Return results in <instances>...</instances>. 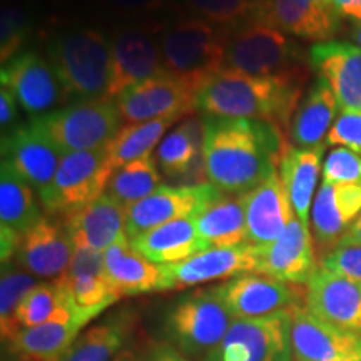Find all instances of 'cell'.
Listing matches in <instances>:
<instances>
[{"label":"cell","instance_id":"6da1fadb","mask_svg":"<svg viewBox=\"0 0 361 361\" xmlns=\"http://www.w3.org/2000/svg\"><path fill=\"white\" fill-rule=\"evenodd\" d=\"M290 149L279 126L255 119L204 117L202 169L221 192L245 194L271 174Z\"/></svg>","mask_w":361,"mask_h":361},{"label":"cell","instance_id":"7a4b0ae2","mask_svg":"<svg viewBox=\"0 0 361 361\" xmlns=\"http://www.w3.org/2000/svg\"><path fill=\"white\" fill-rule=\"evenodd\" d=\"M301 102V72L290 75H251L224 67L202 85L197 111L204 117L255 119L288 126Z\"/></svg>","mask_w":361,"mask_h":361},{"label":"cell","instance_id":"3957f363","mask_svg":"<svg viewBox=\"0 0 361 361\" xmlns=\"http://www.w3.org/2000/svg\"><path fill=\"white\" fill-rule=\"evenodd\" d=\"M49 64L66 99H106L111 72L109 40L94 29L72 30L49 47Z\"/></svg>","mask_w":361,"mask_h":361},{"label":"cell","instance_id":"277c9868","mask_svg":"<svg viewBox=\"0 0 361 361\" xmlns=\"http://www.w3.org/2000/svg\"><path fill=\"white\" fill-rule=\"evenodd\" d=\"M162 67L169 74L202 89L207 80L224 69L228 40L206 20H184L161 35Z\"/></svg>","mask_w":361,"mask_h":361},{"label":"cell","instance_id":"5b68a950","mask_svg":"<svg viewBox=\"0 0 361 361\" xmlns=\"http://www.w3.org/2000/svg\"><path fill=\"white\" fill-rule=\"evenodd\" d=\"M34 119L62 156L107 147L123 128L112 99L79 101Z\"/></svg>","mask_w":361,"mask_h":361},{"label":"cell","instance_id":"8992f818","mask_svg":"<svg viewBox=\"0 0 361 361\" xmlns=\"http://www.w3.org/2000/svg\"><path fill=\"white\" fill-rule=\"evenodd\" d=\"M234 318L213 288L180 296L164 319L166 341L188 358H204L223 340Z\"/></svg>","mask_w":361,"mask_h":361},{"label":"cell","instance_id":"52a82bcc","mask_svg":"<svg viewBox=\"0 0 361 361\" xmlns=\"http://www.w3.org/2000/svg\"><path fill=\"white\" fill-rule=\"evenodd\" d=\"M106 147L62 156L51 183L39 191L47 214H69L106 192L114 174Z\"/></svg>","mask_w":361,"mask_h":361},{"label":"cell","instance_id":"ba28073f","mask_svg":"<svg viewBox=\"0 0 361 361\" xmlns=\"http://www.w3.org/2000/svg\"><path fill=\"white\" fill-rule=\"evenodd\" d=\"M201 361H295L290 308L263 318L234 319L218 346Z\"/></svg>","mask_w":361,"mask_h":361},{"label":"cell","instance_id":"9c48e42d","mask_svg":"<svg viewBox=\"0 0 361 361\" xmlns=\"http://www.w3.org/2000/svg\"><path fill=\"white\" fill-rule=\"evenodd\" d=\"M298 62V45L283 30L256 20L241 27L228 40L226 49V64L229 69L251 75L276 78L296 74L301 72Z\"/></svg>","mask_w":361,"mask_h":361},{"label":"cell","instance_id":"30bf717a","mask_svg":"<svg viewBox=\"0 0 361 361\" xmlns=\"http://www.w3.org/2000/svg\"><path fill=\"white\" fill-rule=\"evenodd\" d=\"M200 89L178 75L162 72L135 84L116 99L124 123L139 124L162 117H184L197 109Z\"/></svg>","mask_w":361,"mask_h":361},{"label":"cell","instance_id":"8fae6325","mask_svg":"<svg viewBox=\"0 0 361 361\" xmlns=\"http://www.w3.org/2000/svg\"><path fill=\"white\" fill-rule=\"evenodd\" d=\"M213 184L196 186H159L144 200L126 207V233L130 239L149 229L183 218H196L221 196Z\"/></svg>","mask_w":361,"mask_h":361},{"label":"cell","instance_id":"7c38bea8","mask_svg":"<svg viewBox=\"0 0 361 361\" xmlns=\"http://www.w3.org/2000/svg\"><path fill=\"white\" fill-rule=\"evenodd\" d=\"M295 361H361V335L314 316L303 305L290 308Z\"/></svg>","mask_w":361,"mask_h":361},{"label":"cell","instance_id":"4fadbf2b","mask_svg":"<svg viewBox=\"0 0 361 361\" xmlns=\"http://www.w3.org/2000/svg\"><path fill=\"white\" fill-rule=\"evenodd\" d=\"M216 296L223 301L234 319L263 318L295 305H301L303 291L259 273H246L214 286Z\"/></svg>","mask_w":361,"mask_h":361},{"label":"cell","instance_id":"5bb4252c","mask_svg":"<svg viewBox=\"0 0 361 361\" xmlns=\"http://www.w3.org/2000/svg\"><path fill=\"white\" fill-rule=\"evenodd\" d=\"M111 72L106 99L116 101L124 90L164 72L161 45L151 30L142 27H124L109 40Z\"/></svg>","mask_w":361,"mask_h":361},{"label":"cell","instance_id":"9a60e30c","mask_svg":"<svg viewBox=\"0 0 361 361\" xmlns=\"http://www.w3.org/2000/svg\"><path fill=\"white\" fill-rule=\"evenodd\" d=\"M2 87L11 90L30 116H44L59 102L67 101L52 67L34 52H22L2 66Z\"/></svg>","mask_w":361,"mask_h":361},{"label":"cell","instance_id":"2e32d148","mask_svg":"<svg viewBox=\"0 0 361 361\" xmlns=\"http://www.w3.org/2000/svg\"><path fill=\"white\" fill-rule=\"evenodd\" d=\"M252 19L276 27L284 34L328 42L340 29L341 17L319 0H255Z\"/></svg>","mask_w":361,"mask_h":361},{"label":"cell","instance_id":"e0dca14e","mask_svg":"<svg viewBox=\"0 0 361 361\" xmlns=\"http://www.w3.org/2000/svg\"><path fill=\"white\" fill-rule=\"evenodd\" d=\"M256 246L250 243L233 247H209L186 261L162 266L166 291L256 273Z\"/></svg>","mask_w":361,"mask_h":361},{"label":"cell","instance_id":"ac0fdd59","mask_svg":"<svg viewBox=\"0 0 361 361\" xmlns=\"http://www.w3.org/2000/svg\"><path fill=\"white\" fill-rule=\"evenodd\" d=\"M256 273L296 286L308 284L318 268L310 226L295 218L276 241L256 246Z\"/></svg>","mask_w":361,"mask_h":361},{"label":"cell","instance_id":"d6986e66","mask_svg":"<svg viewBox=\"0 0 361 361\" xmlns=\"http://www.w3.org/2000/svg\"><path fill=\"white\" fill-rule=\"evenodd\" d=\"M305 303L318 318L361 335V284L353 279L318 266L306 284Z\"/></svg>","mask_w":361,"mask_h":361},{"label":"cell","instance_id":"ffe728a7","mask_svg":"<svg viewBox=\"0 0 361 361\" xmlns=\"http://www.w3.org/2000/svg\"><path fill=\"white\" fill-rule=\"evenodd\" d=\"M361 214V186L323 180L311 206V233L316 250L324 256L340 245Z\"/></svg>","mask_w":361,"mask_h":361},{"label":"cell","instance_id":"44dd1931","mask_svg":"<svg viewBox=\"0 0 361 361\" xmlns=\"http://www.w3.org/2000/svg\"><path fill=\"white\" fill-rule=\"evenodd\" d=\"M62 154L45 135L35 119L12 129L2 139V162L16 171L27 184L44 189L61 164Z\"/></svg>","mask_w":361,"mask_h":361},{"label":"cell","instance_id":"7402d4cb","mask_svg":"<svg viewBox=\"0 0 361 361\" xmlns=\"http://www.w3.org/2000/svg\"><path fill=\"white\" fill-rule=\"evenodd\" d=\"M239 196L245 206L250 245L264 246L276 241L296 218L291 200L278 171L259 186Z\"/></svg>","mask_w":361,"mask_h":361},{"label":"cell","instance_id":"603a6c76","mask_svg":"<svg viewBox=\"0 0 361 361\" xmlns=\"http://www.w3.org/2000/svg\"><path fill=\"white\" fill-rule=\"evenodd\" d=\"M310 64L335 94L341 111H361V47L338 40L314 44Z\"/></svg>","mask_w":361,"mask_h":361},{"label":"cell","instance_id":"cb8c5ba5","mask_svg":"<svg viewBox=\"0 0 361 361\" xmlns=\"http://www.w3.org/2000/svg\"><path fill=\"white\" fill-rule=\"evenodd\" d=\"M62 228L74 247L106 251L121 238L128 236L126 207L104 192L96 201L66 214Z\"/></svg>","mask_w":361,"mask_h":361},{"label":"cell","instance_id":"d4e9b609","mask_svg":"<svg viewBox=\"0 0 361 361\" xmlns=\"http://www.w3.org/2000/svg\"><path fill=\"white\" fill-rule=\"evenodd\" d=\"M72 251L74 246L64 228L44 218L22 236L16 263L35 278L56 281L66 276Z\"/></svg>","mask_w":361,"mask_h":361},{"label":"cell","instance_id":"484cf974","mask_svg":"<svg viewBox=\"0 0 361 361\" xmlns=\"http://www.w3.org/2000/svg\"><path fill=\"white\" fill-rule=\"evenodd\" d=\"M106 276L121 296L166 291L162 264H156L130 246L129 238H121L104 251Z\"/></svg>","mask_w":361,"mask_h":361},{"label":"cell","instance_id":"4316f807","mask_svg":"<svg viewBox=\"0 0 361 361\" xmlns=\"http://www.w3.org/2000/svg\"><path fill=\"white\" fill-rule=\"evenodd\" d=\"M137 326V316L119 310L80 333L71 350L59 361H114L128 348Z\"/></svg>","mask_w":361,"mask_h":361},{"label":"cell","instance_id":"83f0119b","mask_svg":"<svg viewBox=\"0 0 361 361\" xmlns=\"http://www.w3.org/2000/svg\"><path fill=\"white\" fill-rule=\"evenodd\" d=\"M130 246L156 264H174L209 250L196 229L194 218H183L149 229L130 239Z\"/></svg>","mask_w":361,"mask_h":361},{"label":"cell","instance_id":"f1b7e54d","mask_svg":"<svg viewBox=\"0 0 361 361\" xmlns=\"http://www.w3.org/2000/svg\"><path fill=\"white\" fill-rule=\"evenodd\" d=\"M85 324L79 316H69L20 329L7 343L8 351L24 361H59L71 350Z\"/></svg>","mask_w":361,"mask_h":361},{"label":"cell","instance_id":"f546056e","mask_svg":"<svg viewBox=\"0 0 361 361\" xmlns=\"http://www.w3.org/2000/svg\"><path fill=\"white\" fill-rule=\"evenodd\" d=\"M324 144L314 147L290 149L279 164L281 178L288 196H290L296 218L310 226L311 202L318 184V176L323 173Z\"/></svg>","mask_w":361,"mask_h":361},{"label":"cell","instance_id":"4dcf8cb0","mask_svg":"<svg viewBox=\"0 0 361 361\" xmlns=\"http://www.w3.org/2000/svg\"><path fill=\"white\" fill-rule=\"evenodd\" d=\"M340 106L324 80L318 79L300 102L290 124L291 141L298 147L322 146L336 121Z\"/></svg>","mask_w":361,"mask_h":361},{"label":"cell","instance_id":"1f68e13d","mask_svg":"<svg viewBox=\"0 0 361 361\" xmlns=\"http://www.w3.org/2000/svg\"><path fill=\"white\" fill-rule=\"evenodd\" d=\"M196 229L209 247H233L247 243L246 216L241 196H221L197 214Z\"/></svg>","mask_w":361,"mask_h":361},{"label":"cell","instance_id":"d6a6232c","mask_svg":"<svg viewBox=\"0 0 361 361\" xmlns=\"http://www.w3.org/2000/svg\"><path fill=\"white\" fill-rule=\"evenodd\" d=\"M69 316H79L85 323L90 322L89 316L74 305L66 283L59 278L51 283H40L27 293L16 313V328L19 333L20 329Z\"/></svg>","mask_w":361,"mask_h":361},{"label":"cell","instance_id":"836d02e7","mask_svg":"<svg viewBox=\"0 0 361 361\" xmlns=\"http://www.w3.org/2000/svg\"><path fill=\"white\" fill-rule=\"evenodd\" d=\"M44 219L32 186L27 184L11 166L2 162L0 168V228H7L24 236Z\"/></svg>","mask_w":361,"mask_h":361},{"label":"cell","instance_id":"e575fe53","mask_svg":"<svg viewBox=\"0 0 361 361\" xmlns=\"http://www.w3.org/2000/svg\"><path fill=\"white\" fill-rule=\"evenodd\" d=\"M157 168L169 178L189 173L202 161V123L189 119L166 135L156 149Z\"/></svg>","mask_w":361,"mask_h":361},{"label":"cell","instance_id":"d590c367","mask_svg":"<svg viewBox=\"0 0 361 361\" xmlns=\"http://www.w3.org/2000/svg\"><path fill=\"white\" fill-rule=\"evenodd\" d=\"M179 119L183 117H162V119L147 121V123L123 126L106 147L112 168L119 169L121 166L130 161L152 154V149L159 146L166 130Z\"/></svg>","mask_w":361,"mask_h":361},{"label":"cell","instance_id":"8d00e7d4","mask_svg":"<svg viewBox=\"0 0 361 361\" xmlns=\"http://www.w3.org/2000/svg\"><path fill=\"white\" fill-rule=\"evenodd\" d=\"M161 184V174L152 154L130 161L114 171L106 194L128 207L152 194Z\"/></svg>","mask_w":361,"mask_h":361},{"label":"cell","instance_id":"74e56055","mask_svg":"<svg viewBox=\"0 0 361 361\" xmlns=\"http://www.w3.org/2000/svg\"><path fill=\"white\" fill-rule=\"evenodd\" d=\"M37 286L34 276L20 268L17 263L2 264V278H0V331L2 341L8 343L17 335L16 313L19 310L27 293Z\"/></svg>","mask_w":361,"mask_h":361},{"label":"cell","instance_id":"f35d334b","mask_svg":"<svg viewBox=\"0 0 361 361\" xmlns=\"http://www.w3.org/2000/svg\"><path fill=\"white\" fill-rule=\"evenodd\" d=\"M61 279L66 283L74 305L90 319L97 318L99 314L123 298L109 283L107 276H62Z\"/></svg>","mask_w":361,"mask_h":361},{"label":"cell","instance_id":"ab89813d","mask_svg":"<svg viewBox=\"0 0 361 361\" xmlns=\"http://www.w3.org/2000/svg\"><path fill=\"white\" fill-rule=\"evenodd\" d=\"M29 34V17L20 6H4L0 13V59L7 64L17 56Z\"/></svg>","mask_w":361,"mask_h":361},{"label":"cell","instance_id":"60d3db41","mask_svg":"<svg viewBox=\"0 0 361 361\" xmlns=\"http://www.w3.org/2000/svg\"><path fill=\"white\" fill-rule=\"evenodd\" d=\"M323 180L361 186V156L346 147L333 149L323 161Z\"/></svg>","mask_w":361,"mask_h":361},{"label":"cell","instance_id":"b9f144b4","mask_svg":"<svg viewBox=\"0 0 361 361\" xmlns=\"http://www.w3.org/2000/svg\"><path fill=\"white\" fill-rule=\"evenodd\" d=\"M194 12L204 16L213 24H234L251 16L255 0H184Z\"/></svg>","mask_w":361,"mask_h":361},{"label":"cell","instance_id":"7bdbcfd3","mask_svg":"<svg viewBox=\"0 0 361 361\" xmlns=\"http://www.w3.org/2000/svg\"><path fill=\"white\" fill-rule=\"evenodd\" d=\"M326 144L346 147L361 156V111H341L329 129Z\"/></svg>","mask_w":361,"mask_h":361},{"label":"cell","instance_id":"ee69618b","mask_svg":"<svg viewBox=\"0 0 361 361\" xmlns=\"http://www.w3.org/2000/svg\"><path fill=\"white\" fill-rule=\"evenodd\" d=\"M319 266L361 284V246H336L322 258Z\"/></svg>","mask_w":361,"mask_h":361},{"label":"cell","instance_id":"f6af8a7d","mask_svg":"<svg viewBox=\"0 0 361 361\" xmlns=\"http://www.w3.org/2000/svg\"><path fill=\"white\" fill-rule=\"evenodd\" d=\"M78 276H106L104 251L90 250V247H74L66 278Z\"/></svg>","mask_w":361,"mask_h":361},{"label":"cell","instance_id":"bcb514c9","mask_svg":"<svg viewBox=\"0 0 361 361\" xmlns=\"http://www.w3.org/2000/svg\"><path fill=\"white\" fill-rule=\"evenodd\" d=\"M111 8L123 13H151L159 11L164 6L166 0H104Z\"/></svg>","mask_w":361,"mask_h":361},{"label":"cell","instance_id":"7dc6e473","mask_svg":"<svg viewBox=\"0 0 361 361\" xmlns=\"http://www.w3.org/2000/svg\"><path fill=\"white\" fill-rule=\"evenodd\" d=\"M141 361H191V358L184 356L168 341H157L144 350Z\"/></svg>","mask_w":361,"mask_h":361},{"label":"cell","instance_id":"c3c4849f","mask_svg":"<svg viewBox=\"0 0 361 361\" xmlns=\"http://www.w3.org/2000/svg\"><path fill=\"white\" fill-rule=\"evenodd\" d=\"M19 114V101L11 90L2 87L0 90V126L2 129H7Z\"/></svg>","mask_w":361,"mask_h":361},{"label":"cell","instance_id":"681fc988","mask_svg":"<svg viewBox=\"0 0 361 361\" xmlns=\"http://www.w3.org/2000/svg\"><path fill=\"white\" fill-rule=\"evenodd\" d=\"M331 6L340 17L361 22V0H331Z\"/></svg>","mask_w":361,"mask_h":361},{"label":"cell","instance_id":"f907efd6","mask_svg":"<svg viewBox=\"0 0 361 361\" xmlns=\"http://www.w3.org/2000/svg\"><path fill=\"white\" fill-rule=\"evenodd\" d=\"M338 246H361V214L348 229V233L343 236Z\"/></svg>","mask_w":361,"mask_h":361},{"label":"cell","instance_id":"816d5d0a","mask_svg":"<svg viewBox=\"0 0 361 361\" xmlns=\"http://www.w3.org/2000/svg\"><path fill=\"white\" fill-rule=\"evenodd\" d=\"M114 361H141V355L135 353L134 350L130 348H126L123 353H121L119 356Z\"/></svg>","mask_w":361,"mask_h":361},{"label":"cell","instance_id":"f5cc1de1","mask_svg":"<svg viewBox=\"0 0 361 361\" xmlns=\"http://www.w3.org/2000/svg\"><path fill=\"white\" fill-rule=\"evenodd\" d=\"M351 37H353L355 42L358 44V47H361V22H358V24H356L353 34H351Z\"/></svg>","mask_w":361,"mask_h":361},{"label":"cell","instance_id":"db71d44e","mask_svg":"<svg viewBox=\"0 0 361 361\" xmlns=\"http://www.w3.org/2000/svg\"><path fill=\"white\" fill-rule=\"evenodd\" d=\"M319 2L323 4V6H328V7H333L331 6V0H319Z\"/></svg>","mask_w":361,"mask_h":361},{"label":"cell","instance_id":"11a10c76","mask_svg":"<svg viewBox=\"0 0 361 361\" xmlns=\"http://www.w3.org/2000/svg\"><path fill=\"white\" fill-rule=\"evenodd\" d=\"M17 356V355H16ZM17 358H19V356H17ZM4 361H6V360H4ZM19 361H24V360H22V358H19Z\"/></svg>","mask_w":361,"mask_h":361}]
</instances>
